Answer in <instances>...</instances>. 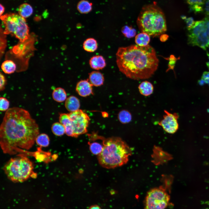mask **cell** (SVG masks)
Returning <instances> with one entry per match:
<instances>
[{"instance_id":"19","label":"cell","mask_w":209,"mask_h":209,"mask_svg":"<svg viewBox=\"0 0 209 209\" xmlns=\"http://www.w3.org/2000/svg\"><path fill=\"white\" fill-rule=\"evenodd\" d=\"M52 96L53 100L59 102H63L67 99V94L65 91L61 87L55 89L53 91Z\"/></svg>"},{"instance_id":"33","label":"cell","mask_w":209,"mask_h":209,"mask_svg":"<svg viewBox=\"0 0 209 209\" xmlns=\"http://www.w3.org/2000/svg\"><path fill=\"white\" fill-rule=\"evenodd\" d=\"M201 79L204 82L209 85V72H204L203 74Z\"/></svg>"},{"instance_id":"2","label":"cell","mask_w":209,"mask_h":209,"mask_svg":"<svg viewBox=\"0 0 209 209\" xmlns=\"http://www.w3.org/2000/svg\"><path fill=\"white\" fill-rule=\"evenodd\" d=\"M119 71L127 78L139 80L151 77L157 69L159 60L154 49L148 45L119 48L116 54Z\"/></svg>"},{"instance_id":"24","label":"cell","mask_w":209,"mask_h":209,"mask_svg":"<svg viewBox=\"0 0 209 209\" xmlns=\"http://www.w3.org/2000/svg\"><path fill=\"white\" fill-rule=\"evenodd\" d=\"M35 142L40 146L46 147L49 144L50 139L48 136L44 133L39 134L37 137Z\"/></svg>"},{"instance_id":"15","label":"cell","mask_w":209,"mask_h":209,"mask_svg":"<svg viewBox=\"0 0 209 209\" xmlns=\"http://www.w3.org/2000/svg\"><path fill=\"white\" fill-rule=\"evenodd\" d=\"M65 106L66 109L70 112L77 111L79 109L80 106L79 100L75 96H69L65 100Z\"/></svg>"},{"instance_id":"10","label":"cell","mask_w":209,"mask_h":209,"mask_svg":"<svg viewBox=\"0 0 209 209\" xmlns=\"http://www.w3.org/2000/svg\"><path fill=\"white\" fill-rule=\"evenodd\" d=\"M188 42L192 46H197L206 50L209 47V36L206 28L195 36L188 38Z\"/></svg>"},{"instance_id":"21","label":"cell","mask_w":209,"mask_h":209,"mask_svg":"<svg viewBox=\"0 0 209 209\" xmlns=\"http://www.w3.org/2000/svg\"><path fill=\"white\" fill-rule=\"evenodd\" d=\"M33 12V10L32 7L28 3H23L19 7V15L24 18L30 16L32 14Z\"/></svg>"},{"instance_id":"7","label":"cell","mask_w":209,"mask_h":209,"mask_svg":"<svg viewBox=\"0 0 209 209\" xmlns=\"http://www.w3.org/2000/svg\"><path fill=\"white\" fill-rule=\"evenodd\" d=\"M170 196L163 187L152 189L147 192L144 201V209H165Z\"/></svg>"},{"instance_id":"25","label":"cell","mask_w":209,"mask_h":209,"mask_svg":"<svg viewBox=\"0 0 209 209\" xmlns=\"http://www.w3.org/2000/svg\"><path fill=\"white\" fill-rule=\"evenodd\" d=\"M88 143L89 146V149L93 154L98 155L102 152L103 147V143H100L98 142H89Z\"/></svg>"},{"instance_id":"28","label":"cell","mask_w":209,"mask_h":209,"mask_svg":"<svg viewBox=\"0 0 209 209\" xmlns=\"http://www.w3.org/2000/svg\"><path fill=\"white\" fill-rule=\"evenodd\" d=\"M0 110L1 111H7L10 105L9 101L6 98L1 97L0 98Z\"/></svg>"},{"instance_id":"40","label":"cell","mask_w":209,"mask_h":209,"mask_svg":"<svg viewBox=\"0 0 209 209\" xmlns=\"http://www.w3.org/2000/svg\"><path fill=\"white\" fill-rule=\"evenodd\" d=\"M203 209H209L208 208H206Z\"/></svg>"},{"instance_id":"36","label":"cell","mask_w":209,"mask_h":209,"mask_svg":"<svg viewBox=\"0 0 209 209\" xmlns=\"http://www.w3.org/2000/svg\"><path fill=\"white\" fill-rule=\"evenodd\" d=\"M168 37V36L167 35L162 34L160 37V40L162 42L165 41Z\"/></svg>"},{"instance_id":"1","label":"cell","mask_w":209,"mask_h":209,"mask_svg":"<svg viewBox=\"0 0 209 209\" xmlns=\"http://www.w3.org/2000/svg\"><path fill=\"white\" fill-rule=\"evenodd\" d=\"M38 125L29 112L13 107L5 113L0 127V143L4 153L29 154L26 151L33 146L39 134Z\"/></svg>"},{"instance_id":"22","label":"cell","mask_w":209,"mask_h":209,"mask_svg":"<svg viewBox=\"0 0 209 209\" xmlns=\"http://www.w3.org/2000/svg\"><path fill=\"white\" fill-rule=\"evenodd\" d=\"M118 118L120 122L122 124H127L131 122L132 116L131 112L126 109L120 111L118 115Z\"/></svg>"},{"instance_id":"35","label":"cell","mask_w":209,"mask_h":209,"mask_svg":"<svg viewBox=\"0 0 209 209\" xmlns=\"http://www.w3.org/2000/svg\"><path fill=\"white\" fill-rule=\"evenodd\" d=\"M203 20L205 21L207 31L209 36V16L205 17Z\"/></svg>"},{"instance_id":"16","label":"cell","mask_w":209,"mask_h":209,"mask_svg":"<svg viewBox=\"0 0 209 209\" xmlns=\"http://www.w3.org/2000/svg\"><path fill=\"white\" fill-rule=\"evenodd\" d=\"M138 88L140 93L145 96L151 95L153 93L154 90V87L152 84L146 80L140 83Z\"/></svg>"},{"instance_id":"23","label":"cell","mask_w":209,"mask_h":209,"mask_svg":"<svg viewBox=\"0 0 209 209\" xmlns=\"http://www.w3.org/2000/svg\"><path fill=\"white\" fill-rule=\"evenodd\" d=\"M1 68L3 71L6 73L10 74L15 72L16 70V66L13 61L7 60L2 63Z\"/></svg>"},{"instance_id":"38","label":"cell","mask_w":209,"mask_h":209,"mask_svg":"<svg viewBox=\"0 0 209 209\" xmlns=\"http://www.w3.org/2000/svg\"><path fill=\"white\" fill-rule=\"evenodd\" d=\"M5 10V8L1 4H0V14L1 16L3 14Z\"/></svg>"},{"instance_id":"17","label":"cell","mask_w":209,"mask_h":209,"mask_svg":"<svg viewBox=\"0 0 209 209\" xmlns=\"http://www.w3.org/2000/svg\"><path fill=\"white\" fill-rule=\"evenodd\" d=\"M93 4L87 0H81L77 3V9L82 14H87L92 9Z\"/></svg>"},{"instance_id":"18","label":"cell","mask_w":209,"mask_h":209,"mask_svg":"<svg viewBox=\"0 0 209 209\" xmlns=\"http://www.w3.org/2000/svg\"><path fill=\"white\" fill-rule=\"evenodd\" d=\"M83 48L86 51L90 53L93 52L98 48L97 41L93 38H88L84 42Z\"/></svg>"},{"instance_id":"8","label":"cell","mask_w":209,"mask_h":209,"mask_svg":"<svg viewBox=\"0 0 209 209\" xmlns=\"http://www.w3.org/2000/svg\"><path fill=\"white\" fill-rule=\"evenodd\" d=\"M68 114L72 123L74 137H77L87 132L90 119L87 113L79 109Z\"/></svg>"},{"instance_id":"32","label":"cell","mask_w":209,"mask_h":209,"mask_svg":"<svg viewBox=\"0 0 209 209\" xmlns=\"http://www.w3.org/2000/svg\"><path fill=\"white\" fill-rule=\"evenodd\" d=\"M170 62L169 63V69H173L174 65L176 62V59L173 55H172L170 58Z\"/></svg>"},{"instance_id":"3","label":"cell","mask_w":209,"mask_h":209,"mask_svg":"<svg viewBox=\"0 0 209 209\" xmlns=\"http://www.w3.org/2000/svg\"><path fill=\"white\" fill-rule=\"evenodd\" d=\"M103 149L98 155L99 163L102 167L112 169L127 163L131 151L121 138L115 137L103 138Z\"/></svg>"},{"instance_id":"30","label":"cell","mask_w":209,"mask_h":209,"mask_svg":"<svg viewBox=\"0 0 209 209\" xmlns=\"http://www.w3.org/2000/svg\"><path fill=\"white\" fill-rule=\"evenodd\" d=\"M0 91H2L5 88L6 81L5 77L1 72L0 73Z\"/></svg>"},{"instance_id":"11","label":"cell","mask_w":209,"mask_h":209,"mask_svg":"<svg viewBox=\"0 0 209 209\" xmlns=\"http://www.w3.org/2000/svg\"><path fill=\"white\" fill-rule=\"evenodd\" d=\"M92 86L88 79L81 80L77 84L76 91L80 96L87 97L93 94Z\"/></svg>"},{"instance_id":"12","label":"cell","mask_w":209,"mask_h":209,"mask_svg":"<svg viewBox=\"0 0 209 209\" xmlns=\"http://www.w3.org/2000/svg\"><path fill=\"white\" fill-rule=\"evenodd\" d=\"M59 121L60 122L64 127L66 134L68 136L74 137L72 124L68 113L60 114L59 117Z\"/></svg>"},{"instance_id":"26","label":"cell","mask_w":209,"mask_h":209,"mask_svg":"<svg viewBox=\"0 0 209 209\" xmlns=\"http://www.w3.org/2000/svg\"><path fill=\"white\" fill-rule=\"evenodd\" d=\"M51 129L53 133L57 136H61L65 133L64 127L60 122L53 123L52 125Z\"/></svg>"},{"instance_id":"6","label":"cell","mask_w":209,"mask_h":209,"mask_svg":"<svg viewBox=\"0 0 209 209\" xmlns=\"http://www.w3.org/2000/svg\"><path fill=\"white\" fill-rule=\"evenodd\" d=\"M3 23L5 34H12L21 42L28 39L29 28L24 18L15 13L6 14L1 16Z\"/></svg>"},{"instance_id":"9","label":"cell","mask_w":209,"mask_h":209,"mask_svg":"<svg viewBox=\"0 0 209 209\" xmlns=\"http://www.w3.org/2000/svg\"><path fill=\"white\" fill-rule=\"evenodd\" d=\"M163 118L158 122V125L163 128L167 133L173 134L178 130L179 125L178 119L179 117L176 113H172L164 110Z\"/></svg>"},{"instance_id":"14","label":"cell","mask_w":209,"mask_h":209,"mask_svg":"<svg viewBox=\"0 0 209 209\" xmlns=\"http://www.w3.org/2000/svg\"><path fill=\"white\" fill-rule=\"evenodd\" d=\"M88 80L93 86L98 87L102 85L104 81L103 74L98 71H93L89 74Z\"/></svg>"},{"instance_id":"37","label":"cell","mask_w":209,"mask_h":209,"mask_svg":"<svg viewBox=\"0 0 209 209\" xmlns=\"http://www.w3.org/2000/svg\"><path fill=\"white\" fill-rule=\"evenodd\" d=\"M88 209H102L101 207L97 205L91 206Z\"/></svg>"},{"instance_id":"29","label":"cell","mask_w":209,"mask_h":209,"mask_svg":"<svg viewBox=\"0 0 209 209\" xmlns=\"http://www.w3.org/2000/svg\"><path fill=\"white\" fill-rule=\"evenodd\" d=\"M188 3L191 6L199 5L203 6L205 0H187Z\"/></svg>"},{"instance_id":"27","label":"cell","mask_w":209,"mask_h":209,"mask_svg":"<svg viewBox=\"0 0 209 209\" xmlns=\"http://www.w3.org/2000/svg\"><path fill=\"white\" fill-rule=\"evenodd\" d=\"M121 31L123 35L127 38L134 37L136 34V31L135 29L127 26H123Z\"/></svg>"},{"instance_id":"4","label":"cell","mask_w":209,"mask_h":209,"mask_svg":"<svg viewBox=\"0 0 209 209\" xmlns=\"http://www.w3.org/2000/svg\"><path fill=\"white\" fill-rule=\"evenodd\" d=\"M140 31L154 37L163 34L167 30L166 20L161 9L156 4L143 7L137 18Z\"/></svg>"},{"instance_id":"5","label":"cell","mask_w":209,"mask_h":209,"mask_svg":"<svg viewBox=\"0 0 209 209\" xmlns=\"http://www.w3.org/2000/svg\"><path fill=\"white\" fill-rule=\"evenodd\" d=\"M33 169L32 162L27 157L21 154L11 158L3 168L8 178L14 183L23 182L30 176L34 177L33 175L36 176Z\"/></svg>"},{"instance_id":"31","label":"cell","mask_w":209,"mask_h":209,"mask_svg":"<svg viewBox=\"0 0 209 209\" xmlns=\"http://www.w3.org/2000/svg\"><path fill=\"white\" fill-rule=\"evenodd\" d=\"M186 23L187 26L188 30L190 29L194 25L195 21L192 17H189L185 19Z\"/></svg>"},{"instance_id":"20","label":"cell","mask_w":209,"mask_h":209,"mask_svg":"<svg viewBox=\"0 0 209 209\" xmlns=\"http://www.w3.org/2000/svg\"><path fill=\"white\" fill-rule=\"evenodd\" d=\"M150 37L147 34L141 32L135 36V43L137 45L140 46H146L148 45L150 41Z\"/></svg>"},{"instance_id":"39","label":"cell","mask_w":209,"mask_h":209,"mask_svg":"<svg viewBox=\"0 0 209 209\" xmlns=\"http://www.w3.org/2000/svg\"><path fill=\"white\" fill-rule=\"evenodd\" d=\"M207 55H208V56L209 58V54H208ZM206 64H207V67H208V68L209 69V62L206 63Z\"/></svg>"},{"instance_id":"34","label":"cell","mask_w":209,"mask_h":209,"mask_svg":"<svg viewBox=\"0 0 209 209\" xmlns=\"http://www.w3.org/2000/svg\"><path fill=\"white\" fill-rule=\"evenodd\" d=\"M207 16H209V0H205L203 8Z\"/></svg>"},{"instance_id":"13","label":"cell","mask_w":209,"mask_h":209,"mask_svg":"<svg viewBox=\"0 0 209 209\" xmlns=\"http://www.w3.org/2000/svg\"><path fill=\"white\" fill-rule=\"evenodd\" d=\"M89 63L90 67L96 70L103 69L106 65L105 60L101 55L93 56L90 59Z\"/></svg>"}]
</instances>
